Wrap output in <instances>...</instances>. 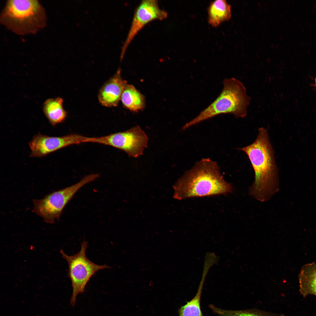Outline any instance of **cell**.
I'll return each instance as SVG.
<instances>
[{
  "label": "cell",
  "instance_id": "obj_1",
  "mask_svg": "<svg viewBox=\"0 0 316 316\" xmlns=\"http://www.w3.org/2000/svg\"><path fill=\"white\" fill-rule=\"evenodd\" d=\"M239 149L247 155L254 171L255 180L249 188L250 195L261 202L269 200L278 192L279 185L274 153L266 129L259 128L254 142Z\"/></svg>",
  "mask_w": 316,
  "mask_h": 316
},
{
  "label": "cell",
  "instance_id": "obj_2",
  "mask_svg": "<svg viewBox=\"0 0 316 316\" xmlns=\"http://www.w3.org/2000/svg\"><path fill=\"white\" fill-rule=\"evenodd\" d=\"M174 197L178 199L225 194L232 187L221 176L217 163L203 159L187 171L176 184Z\"/></svg>",
  "mask_w": 316,
  "mask_h": 316
},
{
  "label": "cell",
  "instance_id": "obj_3",
  "mask_svg": "<svg viewBox=\"0 0 316 316\" xmlns=\"http://www.w3.org/2000/svg\"><path fill=\"white\" fill-rule=\"evenodd\" d=\"M45 10L37 0H8L0 15V23L19 35L37 33L46 26Z\"/></svg>",
  "mask_w": 316,
  "mask_h": 316
},
{
  "label": "cell",
  "instance_id": "obj_4",
  "mask_svg": "<svg viewBox=\"0 0 316 316\" xmlns=\"http://www.w3.org/2000/svg\"><path fill=\"white\" fill-rule=\"evenodd\" d=\"M220 94L195 118L186 123L183 129L222 114H230L236 118H243L247 113L250 97L243 83L235 78H225Z\"/></svg>",
  "mask_w": 316,
  "mask_h": 316
},
{
  "label": "cell",
  "instance_id": "obj_5",
  "mask_svg": "<svg viewBox=\"0 0 316 316\" xmlns=\"http://www.w3.org/2000/svg\"><path fill=\"white\" fill-rule=\"evenodd\" d=\"M98 174L84 177L71 186L52 192L42 199L33 200L32 212L42 217L45 222L52 224L59 220L66 206L82 187L99 177Z\"/></svg>",
  "mask_w": 316,
  "mask_h": 316
},
{
  "label": "cell",
  "instance_id": "obj_6",
  "mask_svg": "<svg viewBox=\"0 0 316 316\" xmlns=\"http://www.w3.org/2000/svg\"><path fill=\"white\" fill-rule=\"evenodd\" d=\"M87 242L83 241L79 252L73 255L66 254L61 249L60 252L67 261L68 266V276L70 279L73 289L70 303L72 306L75 304L78 295L83 293L85 286L91 277L98 271L110 267L106 265H99L89 259L86 256Z\"/></svg>",
  "mask_w": 316,
  "mask_h": 316
},
{
  "label": "cell",
  "instance_id": "obj_7",
  "mask_svg": "<svg viewBox=\"0 0 316 316\" xmlns=\"http://www.w3.org/2000/svg\"><path fill=\"white\" fill-rule=\"evenodd\" d=\"M148 142L147 135L137 125L124 131L99 137H88L86 142L110 146L124 151L130 157L136 158L143 154Z\"/></svg>",
  "mask_w": 316,
  "mask_h": 316
},
{
  "label": "cell",
  "instance_id": "obj_8",
  "mask_svg": "<svg viewBox=\"0 0 316 316\" xmlns=\"http://www.w3.org/2000/svg\"><path fill=\"white\" fill-rule=\"evenodd\" d=\"M167 13L159 7L157 1L144 0L136 7L126 39L123 44L120 59H123L126 50L139 32L149 23L162 20L168 17Z\"/></svg>",
  "mask_w": 316,
  "mask_h": 316
},
{
  "label": "cell",
  "instance_id": "obj_9",
  "mask_svg": "<svg viewBox=\"0 0 316 316\" xmlns=\"http://www.w3.org/2000/svg\"><path fill=\"white\" fill-rule=\"evenodd\" d=\"M88 137L78 134H71L59 137H51L38 133L29 142L30 156L40 157L65 147L85 143Z\"/></svg>",
  "mask_w": 316,
  "mask_h": 316
},
{
  "label": "cell",
  "instance_id": "obj_10",
  "mask_svg": "<svg viewBox=\"0 0 316 316\" xmlns=\"http://www.w3.org/2000/svg\"><path fill=\"white\" fill-rule=\"evenodd\" d=\"M127 84V82L121 77L120 70H119L101 88L98 95L100 103L107 107L117 106Z\"/></svg>",
  "mask_w": 316,
  "mask_h": 316
},
{
  "label": "cell",
  "instance_id": "obj_11",
  "mask_svg": "<svg viewBox=\"0 0 316 316\" xmlns=\"http://www.w3.org/2000/svg\"><path fill=\"white\" fill-rule=\"evenodd\" d=\"M207 13L209 24L217 27L231 18V6L225 0H215L210 3Z\"/></svg>",
  "mask_w": 316,
  "mask_h": 316
},
{
  "label": "cell",
  "instance_id": "obj_12",
  "mask_svg": "<svg viewBox=\"0 0 316 316\" xmlns=\"http://www.w3.org/2000/svg\"><path fill=\"white\" fill-rule=\"evenodd\" d=\"M299 291L304 297L312 294L316 296V263L307 264L302 268L298 275Z\"/></svg>",
  "mask_w": 316,
  "mask_h": 316
},
{
  "label": "cell",
  "instance_id": "obj_13",
  "mask_svg": "<svg viewBox=\"0 0 316 316\" xmlns=\"http://www.w3.org/2000/svg\"><path fill=\"white\" fill-rule=\"evenodd\" d=\"M63 99L58 97L47 99L43 105V111L50 124L53 126L61 123L67 117L63 107Z\"/></svg>",
  "mask_w": 316,
  "mask_h": 316
},
{
  "label": "cell",
  "instance_id": "obj_14",
  "mask_svg": "<svg viewBox=\"0 0 316 316\" xmlns=\"http://www.w3.org/2000/svg\"><path fill=\"white\" fill-rule=\"evenodd\" d=\"M121 100L125 107L134 112L142 110L145 105L144 96L131 85L127 84L126 85Z\"/></svg>",
  "mask_w": 316,
  "mask_h": 316
},
{
  "label": "cell",
  "instance_id": "obj_15",
  "mask_svg": "<svg viewBox=\"0 0 316 316\" xmlns=\"http://www.w3.org/2000/svg\"><path fill=\"white\" fill-rule=\"evenodd\" d=\"M209 307L213 312L219 316H282L281 315L262 311L255 309L243 310L222 309L210 304Z\"/></svg>",
  "mask_w": 316,
  "mask_h": 316
},
{
  "label": "cell",
  "instance_id": "obj_16",
  "mask_svg": "<svg viewBox=\"0 0 316 316\" xmlns=\"http://www.w3.org/2000/svg\"><path fill=\"white\" fill-rule=\"evenodd\" d=\"M201 290L195 297L178 310L179 316H203L200 307Z\"/></svg>",
  "mask_w": 316,
  "mask_h": 316
},
{
  "label": "cell",
  "instance_id": "obj_17",
  "mask_svg": "<svg viewBox=\"0 0 316 316\" xmlns=\"http://www.w3.org/2000/svg\"><path fill=\"white\" fill-rule=\"evenodd\" d=\"M314 80H315V83L314 84L312 85L313 86H314V87H316V89H316V77L315 78Z\"/></svg>",
  "mask_w": 316,
  "mask_h": 316
}]
</instances>
